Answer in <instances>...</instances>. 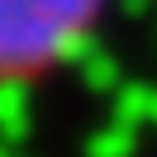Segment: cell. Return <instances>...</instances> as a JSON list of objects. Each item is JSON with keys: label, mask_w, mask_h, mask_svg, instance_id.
<instances>
[{"label": "cell", "mask_w": 157, "mask_h": 157, "mask_svg": "<svg viewBox=\"0 0 157 157\" xmlns=\"http://www.w3.org/2000/svg\"><path fill=\"white\" fill-rule=\"evenodd\" d=\"M105 0H0V90L38 86L86 52Z\"/></svg>", "instance_id": "1"}]
</instances>
